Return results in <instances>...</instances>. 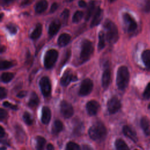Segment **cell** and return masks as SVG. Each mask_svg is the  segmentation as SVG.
<instances>
[{"mask_svg":"<svg viewBox=\"0 0 150 150\" xmlns=\"http://www.w3.org/2000/svg\"><path fill=\"white\" fill-rule=\"evenodd\" d=\"M3 105L5 107H8V108H10L12 110H18V107L16 105H14V104H12L8 101H5L3 103Z\"/></svg>","mask_w":150,"mask_h":150,"instance_id":"obj_41","label":"cell"},{"mask_svg":"<svg viewBox=\"0 0 150 150\" xmlns=\"http://www.w3.org/2000/svg\"><path fill=\"white\" fill-rule=\"evenodd\" d=\"M60 26H61V23L59 21V20L55 19L53 21L50 23L48 29V33L49 36L50 37L54 36L59 30Z\"/></svg>","mask_w":150,"mask_h":150,"instance_id":"obj_13","label":"cell"},{"mask_svg":"<svg viewBox=\"0 0 150 150\" xmlns=\"http://www.w3.org/2000/svg\"><path fill=\"white\" fill-rule=\"evenodd\" d=\"M23 121H25V122L28 125H30L31 124H32V123L33 122V118L32 116L28 112H24V114L23 115Z\"/></svg>","mask_w":150,"mask_h":150,"instance_id":"obj_31","label":"cell"},{"mask_svg":"<svg viewBox=\"0 0 150 150\" xmlns=\"http://www.w3.org/2000/svg\"><path fill=\"white\" fill-rule=\"evenodd\" d=\"M143 9L146 12H150V0H144Z\"/></svg>","mask_w":150,"mask_h":150,"instance_id":"obj_40","label":"cell"},{"mask_svg":"<svg viewBox=\"0 0 150 150\" xmlns=\"http://www.w3.org/2000/svg\"><path fill=\"white\" fill-rule=\"evenodd\" d=\"M6 29L12 34H15L17 32V28L12 23H9L6 26Z\"/></svg>","mask_w":150,"mask_h":150,"instance_id":"obj_38","label":"cell"},{"mask_svg":"<svg viewBox=\"0 0 150 150\" xmlns=\"http://www.w3.org/2000/svg\"><path fill=\"white\" fill-rule=\"evenodd\" d=\"M105 31V38L110 43H114L118 39L117 27L111 20L107 19L103 25Z\"/></svg>","mask_w":150,"mask_h":150,"instance_id":"obj_2","label":"cell"},{"mask_svg":"<svg viewBox=\"0 0 150 150\" xmlns=\"http://www.w3.org/2000/svg\"><path fill=\"white\" fill-rule=\"evenodd\" d=\"M78 4H79V6L80 7V8H84L85 6H86L87 5V4L86 2L83 1V0H80L78 2Z\"/></svg>","mask_w":150,"mask_h":150,"instance_id":"obj_46","label":"cell"},{"mask_svg":"<svg viewBox=\"0 0 150 150\" xmlns=\"http://www.w3.org/2000/svg\"><path fill=\"white\" fill-rule=\"evenodd\" d=\"M71 39V36L69 34L66 33H62L58 39H57V43L59 46L63 47L66 46L70 42Z\"/></svg>","mask_w":150,"mask_h":150,"instance_id":"obj_17","label":"cell"},{"mask_svg":"<svg viewBox=\"0 0 150 150\" xmlns=\"http://www.w3.org/2000/svg\"><path fill=\"white\" fill-rule=\"evenodd\" d=\"M141 125L145 134L150 135V120L146 117H142L141 120Z\"/></svg>","mask_w":150,"mask_h":150,"instance_id":"obj_21","label":"cell"},{"mask_svg":"<svg viewBox=\"0 0 150 150\" xmlns=\"http://www.w3.org/2000/svg\"><path fill=\"white\" fill-rule=\"evenodd\" d=\"M14 74L11 72H5L1 75V80L4 83H8L13 78Z\"/></svg>","mask_w":150,"mask_h":150,"instance_id":"obj_30","label":"cell"},{"mask_svg":"<svg viewBox=\"0 0 150 150\" xmlns=\"http://www.w3.org/2000/svg\"><path fill=\"white\" fill-rule=\"evenodd\" d=\"M70 56H71V51L70 50H67L66 52V53L63 57V59L60 62V67H63L67 63V62L69 60Z\"/></svg>","mask_w":150,"mask_h":150,"instance_id":"obj_36","label":"cell"},{"mask_svg":"<svg viewBox=\"0 0 150 150\" xmlns=\"http://www.w3.org/2000/svg\"><path fill=\"white\" fill-rule=\"evenodd\" d=\"M116 150H129L126 143L121 139H117L115 142Z\"/></svg>","mask_w":150,"mask_h":150,"instance_id":"obj_26","label":"cell"},{"mask_svg":"<svg viewBox=\"0 0 150 150\" xmlns=\"http://www.w3.org/2000/svg\"><path fill=\"white\" fill-rule=\"evenodd\" d=\"M39 103V99L36 94V93L34 91L32 92L30 94V97L29 98V101L28 103V105L31 108H34L38 106Z\"/></svg>","mask_w":150,"mask_h":150,"instance_id":"obj_22","label":"cell"},{"mask_svg":"<svg viewBox=\"0 0 150 150\" xmlns=\"http://www.w3.org/2000/svg\"><path fill=\"white\" fill-rule=\"evenodd\" d=\"M14 0H2V2L4 4L7 5V4H9L11 3H12Z\"/></svg>","mask_w":150,"mask_h":150,"instance_id":"obj_51","label":"cell"},{"mask_svg":"<svg viewBox=\"0 0 150 150\" xmlns=\"http://www.w3.org/2000/svg\"><path fill=\"white\" fill-rule=\"evenodd\" d=\"M88 135L93 140L102 141L107 135L106 128L102 122L98 121L89 128Z\"/></svg>","mask_w":150,"mask_h":150,"instance_id":"obj_1","label":"cell"},{"mask_svg":"<svg viewBox=\"0 0 150 150\" xmlns=\"http://www.w3.org/2000/svg\"><path fill=\"white\" fill-rule=\"evenodd\" d=\"M143 97L145 99H148L150 98V82L148 84V85L146 86L144 91Z\"/></svg>","mask_w":150,"mask_h":150,"instance_id":"obj_39","label":"cell"},{"mask_svg":"<svg viewBox=\"0 0 150 150\" xmlns=\"http://www.w3.org/2000/svg\"><path fill=\"white\" fill-rule=\"evenodd\" d=\"M57 8H58V4H57V3H56V2H54V3L52 5V6H51V7H50V13H53V12H54L57 10Z\"/></svg>","mask_w":150,"mask_h":150,"instance_id":"obj_44","label":"cell"},{"mask_svg":"<svg viewBox=\"0 0 150 150\" xmlns=\"http://www.w3.org/2000/svg\"><path fill=\"white\" fill-rule=\"evenodd\" d=\"M94 8H95V3L94 1H90V2L88 4L87 9V12H86V14L85 16V19L86 21H88L90 19V18H91V15L93 13V12L94 11Z\"/></svg>","mask_w":150,"mask_h":150,"instance_id":"obj_28","label":"cell"},{"mask_svg":"<svg viewBox=\"0 0 150 150\" xmlns=\"http://www.w3.org/2000/svg\"><path fill=\"white\" fill-rule=\"evenodd\" d=\"M26 95V91H20L18 94H17V97L19 98H23L24 97H25Z\"/></svg>","mask_w":150,"mask_h":150,"instance_id":"obj_47","label":"cell"},{"mask_svg":"<svg viewBox=\"0 0 150 150\" xmlns=\"http://www.w3.org/2000/svg\"><path fill=\"white\" fill-rule=\"evenodd\" d=\"M105 40V33L104 32L100 31L98 34V50H101L104 47Z\"/></svg>","mask_w":150,"mask_h":150,"instance_id":"obj_29","label":"cell"},{"mask_svg":"<svg viewBox=\"0 0 150 150\" xmlns=\"http://www.w3.org/2000/svg\"><path fill=\"white\" fill-rule=\"evenodd\" d=\"M135 150H138V149H135Z\"/></svg>","mask_w":150,"mask_h":150,"instance_id":"obj_54","label":"cell"},{"mask_svg":"<svg viewBox=\"0 0 150 150\" xmlns=\"http://www.w3.org/2000/svg\"><path fill=\"white\" fill-rule=\"evenodd\" d=\"M84 130V126L80 121H76L73 125V134L76 136L81 135Z\"/></svg>","mask_w":150,"mask_h":150,"instance_id":"obj_18","label":"cell"},{"mask_svg":"<svg viewBox=\"0 0 150 150\" xmlns=\"http://www.w3.org/2000/svg\"><path fill=\"white\" fill-rule=\"evenodd\" d=\"M51 118V111L47 107H43L42 110V122L45 124H47Z\"/></svg>","mask_w":150,"mask_h":150,"instance_id":"obj_16","label":"cell"},{"mask_svg":"<svg viewBox=\"0 0 150 150\" xmlns=\"http://www.w3.org/2000/svg\"><path fill=\"white\" fill-rule=\"evenodd\" d=\"M122 131L125 136L128 137L129 139H131L134 142H136L138 141L136 132L130 127H129L128 125H124L122 128Z\"/></svg>","mask_w":150,"mask_h":150,"instance_id":"obj_14","label":"cell"},{"mask_svg":"<svg viewBox=\"0 0 150 150\" xmlns=\"http://www.w3.org/2000/svg\"><path fill=\"white\" fill-rule=\"evenodd\" d=\"M122 19L126 30L128 33L134 32L137 28V23L134 18L128 13H124Z\"/></svg>","mask_w":150,"mask_h":150,"instance_id":"obj_6","label":"cell"},{"mask_svg":"<svg viewBox=\"0 0 150 150\" xmlns=\"http://www.w3.org/2000/svg\"><path fill=\"white\" fill-rule=\"evenodd\" d=\"M42 26L40 23H38L30 35V38L33 40H36L38 39L40 36L42 34Z\"/></svg>","mask_w":150,"mask_h":150,"instance_id":"obj_23","label":"cell"},{"mask_svg":"<svg viewBox=\"0 0 150 150\" xmlns=\"http://www.w3.org/2000/svg\"><path fill=\"white\" fill-rule=\"evenodd\" d=\"M0 128H1L0 129V137L2 138L5 135V131H4V129L2 127H1Z\"/></svg>","mask_w":150,"mask_h":150,"instance_id":"obj_49","label":"cell"},{"mask_svg":"<svg viewBox=\"0 0 150 150\" xmlns=\"http://www.w3.org/2000/svg\"><path fill=\"white\" fill-rule=\"evenodd\" d=\"M83 150H93V148L90 145L87 144L83 145Z\"/></svg>","mask_w":150,"mask_h":150,"instance_id":"obj_48","label":"cell"},{"mask_svg":"<svg viewBox=\"0 0 150 150\" xmlns=\"http://www.w3.org/2000/svg\"><path fill=\"white\" fill-rule=\"evenodd\" d=\"M6 97V91L5 90V89L1 87L0 88V97L1 99H3L4 98H5Z\"/></svg>","mask_w":150,"mask_h":150,"instance_id":"obj_43","label":"cell"},{"mask_svg":"<svg viewBox=\"0 0 150 150\" xmlns=\"http://www.w3.org/2000/svg\"><path fill=\"white\" fill-rule=\"evenodd\" d=\"M33 1V0H23L21 3V6H26V5H29Z\"/></svg>","mask_w":150,"mask_h":150,"instance_id":"obj_45","label":"cell"},{"mask_svg":"<svg viewBox=\"0 0 150 150\" xmlns=\"http://www.w3.org/2000/svg\"><path fill=\"white\" fill-rule=\"evenodd\" d=\"M39 86L42 93L45 97H48L51 93V83L49 79L44 76L39 81Z\"/></svg>","mask_w":150,"mask_h":150,"instance_id":"obj_7","label":"cell"},{"mask_svg":"<svg viewBox=\"0 0 150 150\" xmlns=\"http://www.w3.org/2000/svg\"><path fill=\"white\" fill-rule=\"evenodd\" d=\"M47 150H54V146L52 144H48L47 145Z\"/></svg>","mask_w":150,"mask_h":150,"instance_id":"obj_50","label":"cell"},{"mask_svg":"<svg viewBox=\"0 0 150 150\" xmlns=\"http://www.w3.org/2000/svg\"><path fill=\"white\" fill-rule=\"evenodd\" d=\"M77 78L70 71H66L63 74L60 80V83L63 86H67L71 81H76Z\"/></svg>","mask_w":150,"mask_h":150,"instance_id":"obj_11","label":"cell"},{"mask_svg":"<svg viewBox=\"0 0 150 150\" xmlns=\"http://www.w3.org/2000/svg\"><path fill=\"white\" fill-rule=\"evenodd\" d=\"M102 17H103V11L100 7H98L96 9L94 14L93 19L91 22V25H90L91 28H93L94 26L98 25L101 21Z\"/></svg>","mask_w":150,"mask_h":150,"instance_id":"obj_15","label":"cell"},{"mask_svg":"<svg viewBox=\"0 0 150 150\" xmlns=\"http://www.w3.org/2000/svg\"><path fill=\"white\" fill-rule=\"evenodd\" d=\"M69 13H70V11L68 9H64V10L62 12L60 17L62 18V20L63 21V22L66 23L67 21Z\"/></svg>","mask_w":150,"mask_h":150,"instance_id":"obj_37","label":"cell"},{"mask_svg":"<svg viewBox=\"0 0 150 150\" xmlns=\"http://www.w3.org/2000/svg\"><path fill=\"white\" fill-rule=\"evenodd\" d=\"M13 66V64L12 62L7 61V60H3L1 62V70H5L8 69L9 68H11Z\"/></svg>","mask_w":150,"mask_h":150,"instance_id":"obj_35","label":"cell"},{"mask_svg":"<svg viewBox=\"0 0 150 150\" xmlns=\"http://www.w3.org/2000/svg\"><path fill=\"white\" fill-rule=\"evenodd\" d=\"M110 77H111V73L109 69H105L102 76V86L104 88H106L109 86L110 82Z\"/></svg>","mask_w":150,"mask_h":150,"instance_id":"obj_19","label":"cell"},{"mask_svg":"<svg viewBox=\"0 0 150 150\" xmlns=\"http://www.w3.org/2000/svg\"><path fill=\"white\" fill-rule=\"evenodd\" d=\"M16 135H17V138L19 139V141L22 142L25 138L24 131H23L22 128L19 126H18V128H16Z\"/></svg>","mask_w":150,"mask_h":150,"instance_id":"obj_34","label":"cell"},{"mask_svg":"<svg viewBox=\"0 0 150 150\" xmlns=\"http://www.w3.org/2000/svg\"><path fill=\"white\" fill-rule=\"evenodd\" d=\"M142 59L145 66L150 69V50H145L142 52Z\"/></svg>","mask_w":150,"mask_h":150,"instance_id":"obj_24","label":"cell"},{"mask_svg":"<svg viewBox=\"0 0 150 150\" xmlns=\"http://www.w3.org/2000/svg\"><path fill=\"white\" fill-rule=\"evenodd\" d=\"M93 81L89 79L83 80L81 83L79 90V94L81 96H85L90 94L93 89Z\"/></svg>","mask_w":150,"mask_h":150,"instance_id":"obj_8","label":"cell"},{"mask_svg":"<svg viewBox=\"0 0 150 150\" xmlns=\"http://www.w3.org/2000/svg\"><path fill=\"white\" fill-rule=\"evenodd\" d=\"M47 6L48 4L46 0H40L35 5V12L38 13H42L47 9Z\"/></svg>","mask_w":150,"mask_h":150,"instance_id":"obj_20","label":"cell"},{"mask_svg":"<svg viewBox=\"0 0 150 150\" xmlns=\"http://www.w3.org/2000/svg\"><path fill=\"white\" fill-rule=\"evenodd\" d=\"M83 17V12L80 11H77L74 13L72 18V21L74 23H78L81 21Z\"/></svg>","mask_w":150,"mask_h":150,"instance_id":"obj_32","label":"cell"},{"mask_svg":"<svg viewBox=\"0 0 150 150\" xmlns=\"http://www.w3.org/2000/svg\"><path fill=\"white\" fill-rule=\"evenodd\" d=\"M129 79V73L126 66L120 67L117 74V85L120 90H124L128 86Z\"/></svg>","mask_w":150,"mask_h":150,"instance_id":"obj_3","label":"cell"},{"mask_svg":"<svg viewBox=\"0 0 150 150\" xmlns=\"http://www.w3.org/2000/svg\"><path fill=\"white\" fill-rule=\"evenodd\" d=\"M93 52V46L91 41L88 39H84L81 42L80 59L82 62L88 60Z\"/></svg>","mask_w":150,"mask_h":150,"instance_id":"obj_4","label":"cell"},{"mask_svg":"<svg viewBox=\"0 0 150 150\" xmlns=\"http://www.w3.org/2000/svg\"><path fill=\"white\" fill-rule=\"evenodd\" d=\"M121 108V103L115 97H112L107 103V108L110 114L117 112Z\"/></svg>","mask_w":150,"mask_h":150,"instance_id":"obj_10","label":"cell"},{"mask_svg":"<svg viewBox=\"0 0 150 150\" xmlns=\"http://www.w3.org/2000/svg\"><path fill=\"white\" fill-rule=\"evenodd\" d=\"M148 108H149V109H150V104H149V105H148Z\"/></svg>","mask_w":150,"mask_h":150,"instance_id":"obj_53","label":"cell"},{"mask_svg":"<svg viewBox=\"0 0 150 150\" xmlns=\"http://www.w3.org/2000/svg\"><path fill=\"white\" fill-rule=\"evenodd\" d=\"M36 148L37 150H43L46 144V139L41 136H38L36 138Z\"/></svg>","mask_w":150,"mask_h":150,"instance_id":"obj_27","label":"cell"},{"mask_svg":"<svg viewBox=\"0 0 150 150\" xmlns=\"http://www.w3.org/2000/svg\"><path fill=\"white\" fill-rule=\"evenodd\" d=\"M99 108V104L95 100H91L86 104V110L90 115H94L97 114Z\"/></svg>","mask_w":150,"mask_h":150,"instance_id":"obj_12","label":"cell"},{"mask_svg":"<svg viewBox=\"0 0 150 150\" xmlns=\"http://www.w3.org/2000/svg\"><path fill=\"white\" fill-rule=\"evenodd\" d=\"M60 112L65 118H70L73 114L74 110L72 105L66 101H62L60 103Z\"/></svg>","mask_w":150,"mask_h":150,"instance_id":"obj_9","label":"cell"},{"mask_svg":"<svg viewBox=\"0 0 150 150\" xmlns=\"http://www.w3.org/2000/svg\"><path fill=\"white\" fill-rule=\"evenodd\" d=\"M66 150H81L79 145L74 142H69L67 144Z\"/></svg>","mask_w":150,"mask_h":150,"instance_id":"obj_33","label":"cell"},{"mask_svg":"<svg viewBox=\"0 0 150 150\" xmlns=\"http://www.w3.org/2000/svg\"><path fill=\"white\" fill-rule=\"evenodd\" d=\"M110 2H113V1H114L115 0H109Z\"/></svg>","mask_w":150,"mask_h":150,"instance_id":"obj_52","label":"cell"},{"mask_svg":"<svg viewBox=\"0 0 150 150\" xmlns=\"http://www.w3.org/2000/svg\"><path fill=\"white\" fill-rule=\"evenodd\" d=\"M58 57V52L55 49L47 50L44 57V65L46 69L52 68L56 63Z\"/></svg>","mask_w":150,"mask_h":150,"instance_id":"obj_5","label":"cell"},{"mask_svg":"<svg viewBox=\"0 0 150 150\" xmlns=\"http://www.w3.org/2000/svg\"><path fill=\"white\" fill-rule=\"evenodd\" d=\"M63 129V124L62 122L59 120H56L53 125L52 129V132L53 134H57L60 131H62Z\"/></svg>","mask_w":150,"mask_h":150,"instance_id":"obj_25","label":"cell"},{"mask_svg":"<svg viewBox=\"0 0 150 150\" xmlns=\"http://www.w3.org/2000/svg\"><path fill=\"white\" fill-rule=\"evenodd\" d=\"M8 115V113L6 110H4L3 108L0 109V120L1 121H2L4 118L6 117Z\"/></svg>","mask_w":150,"mask_h":150,"instance_id":"obj_42","label":"cell"}]
</instances>
